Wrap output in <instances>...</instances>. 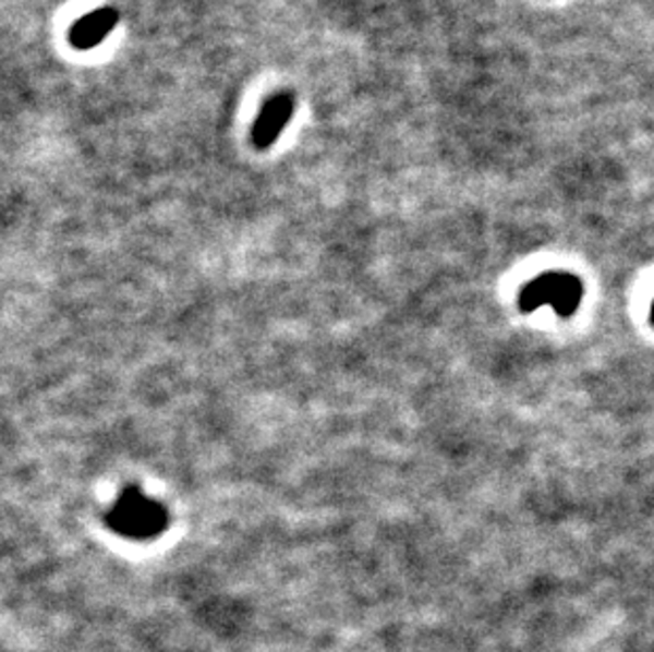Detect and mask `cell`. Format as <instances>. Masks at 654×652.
<instances>
[{"mask_svg":"<svg viewBox=\"0 0 654 652\" xmlns=\"http://www.w3.org/2000/svg\"><path fill=\"white\" fill-rule=\"evenodd\" d=\"M584 287L581 278L568 271H546L528 282L519 294V310L532 314L550 305L559 318H570L579 312Z\"/></svg>","mask_w":654,"mask_h":652,"instance_id":"6da1fadb","label":"cell"},{"mask_svg":"<svg viewBox=\"0 0 654 652\" xmlns=\"http://www.w3.org/2000/svg\"><path fill=\"white\" fill-rule=\"evenodd\" d=\"M294 112L292 94H278L265 102L253 128V143L258 148H267L278 141L282 130L289 125Z\"/></svg>","mask_w":654,"mask_h":652,"instance_id":"7a4b0ae2","label":"cell"},{"mask_svg":"<svg viewBox=\"0 0 654 652\" xmlns=\"http://www.w3.org/2000/svg\"><path fill=\"white\" fill-rule=\"evenodd\" d=\"M117 11L105 7V9H98L85 17H81L71 31V43L78 49H92V47H98L105 38L109 37L112 33V28L117 26Z\"/></svg>","mask_w":654,"mask_h":652,"instance_id":"3957f363","label":"cell"},{"mask_svg":"<svg viewBox=\"0 0 654 652\" xmlns=\"http://www.w3.org/2000/svg\"><path fill=\"white\" fill-rule=\"evenodd\" d=\"M651 323H653V325H654V301H653V307H651Z\"/></svg>","mask_w":654,"mask_h":652,"instance_id":"277c9868","label":"cell"}]
</instances>
